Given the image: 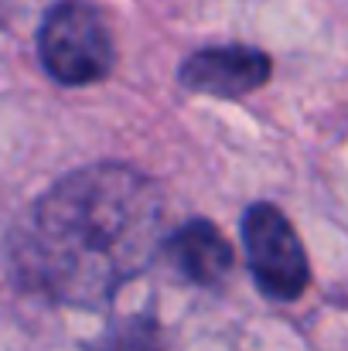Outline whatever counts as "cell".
Instances as JSON below:
<instances>
[{
    "label": "cell",
    "mask_w": 348,
    "mask_h": 351,
    "mask_svg": "<svg viewBox=\"0 0 348 351\" xmlns=\"http://www.w3.org/2000/svg\"><path fill=\"white\" fill-rule=\"evenodd\" d=\"M161 232L157 188L123 164L62 178L31 212L24 269L62 304L100 307L154 256Z\"/></svg>",
    "instance_id": "1"
},
{
    "label": "cell",
    "mask_w": 348,
    "mask_h": 351,
    "mask_svg": "<svg viewBox=\"0 0 348 351\" xmlns=\"http://www.w3.org/2000/svg\"><path fill=\"white\" fill-rule=\"evenodd\" d=\"M38 55L45 72L62 86H93L113 72L116 48L96 7L65 0L48 10L38 31Z\"/></svg>",
    "instance_id": "2"
},
{
    "label": "cell",
    "mask_w": 348,
    "mask_h": 351,
    "mask_svg": "<svg viewBox=\"0 0 348 351\" xmlns=\"http://www.w3.org/2000/svg\"><path fill=\"white\" fill-rule=\"evenodd\" d=\"M242 245L249 273L270 300H297L308 290L311 266L301 239L277 205L256 202L242 215Z\"/></svg>",
    "instance_id": "3"
},
{
    "label": "cell",
    "mask_w": 348,
    "mask_h": 351,
    "mask_svg": "<svg viewBox=\"0 0 348 351\" xmlns=\"http://www.w3.org/2000/svg\"><path fill=\"white\" fill-rule=\"evenodd\" d=\"M270 72H273V62L266 51L249 48V45H216L185 58L178 69V82L188 93L239 99L266 86Z\"/></svg>",
    "instance_id": "4"
},
{
    "label": "cell",
    "mask_w": 348,
    "mask_h": 351,
    "mask_svg": "<svg viewBox=\"0 0 348 351\" xmlns=\"http://www.w3.org/2000/svg\"><path fill=\"white\" fill-rule=\"evenodd\" d=\"M164 252L174 263V269L198 287H219L235 266L229 239L209 219H192L181 229H174L164 242Z\"/></svg>",
    "instance_id": "5"
},
{
    "label": "cell",
    "mask_w": 348,
    "mask_h": 351,
    "mask_svg": "<svg viewBox=\"0 0 348 351\" xmlns=\"http://www.w3.org/2000/svg\"><path fill=\"white\" fill-rule=\"evenodd\" d=\"M93 351H161V331L150 314H130L106 328Z\"/></svg>",
    "instance_id": "6"
}]
</instances>
